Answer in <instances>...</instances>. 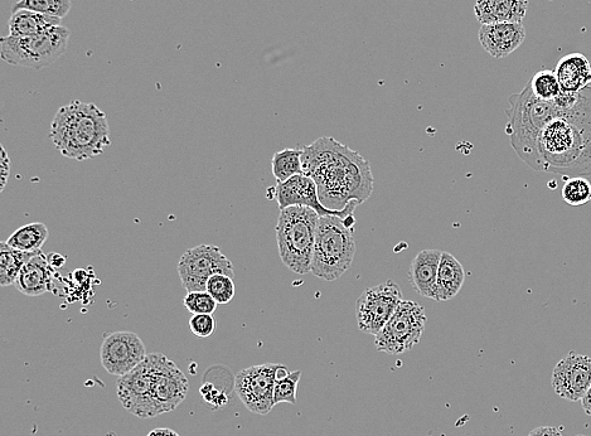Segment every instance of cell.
I'll return each mask as SVG.
<instances>
[{
	"instance_id": "1",
	"label": "cell",
	"mask_w": 591,
	"mask_h": 436,
	"mask_svg": "<svg viewBox=\"0 0 591 436\" xmlns=\"http://www.w3.org/2000/svg\"><path fill=\"white\" fill-rule=\"evenodd\" d=\"M536 152L537 172L570 178L591 176V86L579 92L570 108L550 101Z\"/></svg>"
},
{
	"instance_id": "2",
	"label": "cell",
	"mask_w": 591,
	"mask_h": 436,
	"mask_svg": "<svg viewBox=\"0 0 591 436\" xmlns=\"http://www.w3.org/2000/svg\"><path fill=\"white\" fill-rule=\"evenodd\" d=\"M303 173L317 183L319 198L329 210L358 206L373 191L370 163L333 138H321L303 149Z\"/></svg>"
},
{
	"instance_id": "3",
	"label": "cell",
	"mask_w": 591,
	"mask_h": 436,
	"mask_svg": "<svg viewBox=\"0 0 591 436\" xmlns=\"http://www.w3.org/2000/svg\"><path fill=\"white\" fill-rule=\"evenodd\" d=\"M50 138L64 157L89 161L103 154L111 144L109 121L95 104L71 101L58 109Z\"/></svg>"
},
{
	"instance_id": "4",
	"label": "cell",
	"mask_w": 591,
	"mask_h": 436,
	"mask_svg": "<svg viewBox=\"0 0 591 436\" xmlns=\"http://www.w3.org/2000/svg\"><path fill=\"white\" fill-rule=\"evenodd\" d=\"M353 226V216L319 217L310 273L327 282H334L347 273L356 255Z\"/></svg>"
},
{
	"instance_id": "5",
	"label": "cell",
	"mask_w": 591,
	"mask_h": 436,
	"mask_svg": "<svg viewBox=\"0 0 591 436\" xmlns=\"http://www.w3.org/2000/svg\"><path fill=\"white\" fill-rule=\"evenodd\" d=\"M319 216L308 207L292 206L280 211L276 224V241L283 264L293 273L312 271L314 245Z\"/></svg>"
},
{
	"instance_id": "6",
	"label": "cell",
	"mask_w": 591,
	"mask_h": 436,
	"mask_svg": "<svg viewBox=\"0 0 591 436\" xmlns=\"http://www.w3.org/2000/svg\"><path fill=\"white\" fill-rule=\"evenodd\" d=\"M510 108L506 110L508 124L506 133L510 137L511 145L521 161L528 167L537 171L539 159H537L536 143L540 130L549 110L550 101L537 99L530 85L518 94L510 96Z\"/></svg>"
},
{
	"instance_id": "7",
	"label": "cell",
	"mask_w": 591,
	"mask_h": 436,
	"mask_svg": "<svg viewBox=\"0 0 591 436\" xmlns=\"http://www.w3.org/2000/svg\"><path fill=\"white\" fill-rule=\"evenodd\" d=\"M70 35V29L60 26L31 37H3L0 57L9 65L45 69L65 55Z\"/></svg>"
},
{
	"instance_id": "8",
	"label": "cell",
	"mask_w": 591,
	"mask_h": 436,
	"mask_svg": "<svg viewBox=\"0 0 591 436\" xmlns=\"http://www.w3.org/2000/svg\"><path fill=\"white\" fill-rule=\"evenodd\" d=\"M423 305L413 300H402L394 316L375 336V347L386 355L397 356L419 345L426 326Z\"/></svg>"
},
{
	"instance_id": "9",
	"label": "cell",
	"mask_w": 591,
	"mask_h": 436,
	"mask_svg": "<svg viewBox=\"0 0 591 436\" xmlns=\"http://www.w3.org/2000/svg\"><path fill=\"white\" fill-rule=\"evenodd\" d=\"M288 373V368L278 363L245 368L235 376L236 394L251 413L268 415L275 406L276 380Z\"/></svg>"
},
{
	"instance_id": "10",
	"label": "cell",
	"mask_w": 591,
	"mask_h": 436,
	"mask_svg": "<svg viewBox=\"0 0 591 436\" xmlns=\"http://www.w3.org/2000/svg\"><path fill=\"white\" fill-rule=\"evenodd\" d=\"M217 274L235 279L234 264L215 245L192 247L179 259L178 275L187 293L206 292L208 280Z\"/></svg>"
},
{
	"instance_id": "11",
	"label": "cell",
	"mask_w": 591,
	"mask_h": 436,
	"mask_svg": "<svg viewBox=\"0 0 591 436\" xmlns=\"http://www.w3.org/2000/svg\"><path fill=\"white\" fill-rule=\"evenodd\" d=\"M402 300L401 288L392 280L366 289L357 300L358 329L376 336L394 316Z\"/></svg>"
},
{
	"instance_id": "12",
	"label": "cell",
	"mask_w": 591,
	"mask_h": 436,
	"mask_svg": "<svg viewBox=\"0 0 591 436\" xmlns=\"http://www.w3.org/2000/svg\"><path fill=\"white\" fill-rule=\"evenodd\" d=\"M153 373V399L158 416L171 413L186 400L190 382L186 375L163 353H150Z\"/></svg>"
},
{
	"instance_id": "13",
	"label": "cell",
	"mask_w": 591,
	"mask_h": 436,
	"mask_svg": "<svg viewBox=\"0 0 591 436\" xmlns=\"http://www.w3.org/2000/svg\"><path fill=\"white\" fill-rule=\"evenodd\" d=\"M116 386L120 404L128 413L140 419L157 418L153 399L152 361L149 355L133 371L119 377Z\"/></svg>"
},
{
	"instance_id": "14",
	"label": "cell",
	"mask_w": 591,
	"mask_h": 436,
	"mask_svg": "<svg viewBox=\"0 0 591 436\" xmlns=\"http://www.w3.org/2000/svg\"><path fill=\"white\" fill-rule=\"evenodd\" d=\"M142 338L133 332L120 331L106 334L100 347L101 365L113 376H124L147 357Z\"/></svg>"
},
{
	"instance_id": "15",
	"label": "cell",
	"mask_w": 591,
	"mask_h": 436,
	"mask_svg": "<svg viewBox=\"0 0 591 436\" xmlns=\"http://www.w3.org/2000/svg\"><path fill=\"white\" fill-rule=\"evenodd\" d=\"M275 200L278 201L280 211L292 206L308 207L316 211L319 216L342 218L353 216V211L358 206L357 203H351L342 211L329 210L319 198L317 183L307 174H298L288 181L278 183L275 187Z\"/></svg>"
},
{
	"instance_id": "16",
	"label": "cell",
	"mask_w": 591,
	"mask_h": 436,
	"mask_svg": "<svg viewBox=\"0 0 591 436\" xmlns=\"http://www.w3.org/2000/svg\"><path fill=\"white\" fill-rule=\"evenodd\" d=\"M591 386V358L570 352L552 371V389L561 399L583 400Z\"/></svg>"
},
{
	"instance_id": "17",
	"label": "cell",
	"mask_w": 591,
	"mask_h": 436,
	"mask_svg": "<svg viewBox=\"0 0 591 436\" xmlns=\"http://www.w3.org/2000/svg\"><path fill=\"white\" fill-rule=\"evenodd\" d=\"M483 50L494 58H505L515 52L526 40L522 23L482 24L478 32Z\"/></svg>"
},
{
	"instance_id": "18",
	"label": "cell",
	"mask_w": 591,
	"mask_h": 436,
	"mask_svg": "<svg viewBox=\"0 0 591 436\" xmlns=\"http://www.w3.org/2000/svg\"><path fill=\"white\" fill-rule=\"evenodd\" d=\"M55 269L48 263L47 256L40 251L23 266L16 280V288L27 297H41L51 292Z\"/></svg>"
},
{
	"instance_id": "19",
	"label": "cell",
	"mask_w": 591,
	"mask_h": 436,
	"mask_svg": "<svg viewBox=\"0 0 591 436\" xmlns=\"http://www.w3.org/2000/svg\"><path fill=\"white\" fill-rule=\"evenodd\" d=\"M443 251L426 249L415 256L409 270L411 287L421 297L433 299L435 284H437L440 260Z\"/></svg>"
},
{
	"instance_id": "20",
	"label": "cell",
	"mask_w": 591,
	"mask_h": 436,
	"mask_svg": "<svg viewBox=\"0 0 591 436\" xmlns=\"http://www.w3.org/2000/svg\"><path fill=\"white\" fill-rule=\"evenodd\" d=\"M528 0H476L474 13L481 24L522 23Z\"/></svg>"
},
{
	"instance_id": "21",
	"label": "cell",
	"mask_w": 591,
	"mask_h": 436,
	"mask_svg": "<svg viewBox=\"0 0 591 436\" xmlns=\"http://www.w3.org/2000/svg\"><path fill=\"white\" fill-rule=\"evenodd\" d=\"M555 72L563 91L579 92L591 86V65L583 53H570L561 58Z\"/></svg>"
},
{
	"instance_id": "22",
	"label": "cell",
	"mask_w": 591,
	"mask_h": 436,
	"mask_svg": "<svg viewBox=\"0 0 591 436\" xmlns=\"http://www.w3.org/2000/svg\"><path fill=\"white\" fill-rule=\"evenodd\" d=\"M465 282V271L462 264L452 254L444 253L440 260L437 284H435L433 300L448 302L458 295Z\"/></svg>"
},
{
	"instance_id": "23",
	"label": "cell",
	"mask_w": 591,
	"mask_h": 436,
	"mask_svg": "<svg viewBox=\"0 0 591 436\" xmlns=\"http://www.w3.org/2000/svg\"><path fill=\"white\" fill-rule=\"evenodd\" d=\"M60 26H62L61 18L27 11V9L13 12L8 22L9 36L16 38L40 35L48 29Z\"/></svg>"
},
{
	"instance_id": "24",
	"label": "cell",
	"mask_w": 591,
	"mask_h": 436,
	"mask_svg": "<svg viewBox=\"0 0 591 436\" xmlns=\"http://www.w3.org/2000/svg\"><path fill=\"white\" fill-rule=\"evenodd\" d=\"M38 253L40 251L27 253V251L13 249L6 241L2 242L0 244V285L2 287H11V285L16 284L23 266Z\"/></svg>"
},
{
	"instance_id": "25",
	"label": "cell",
	"mask_w": 591,
	"mask_h": 436,
	"mask_svg": "<svg viewBox=\"0 0 591 436\" xmlns=\"http://www.w3.org/2000/svg\"><path fill=\"white\" fill-rule=\"evenodd\" d=\"M48 237H50L48 227L42 222H33V224L19 227L14 234L8 237L6 242L13 249L36 253V251H41Z\"/></svg>"
},
{
	"instance_id": "26",
	"label": "cell",
	"mask_w": 591,
	"mask_h": 436,
	"mask_svg": "<svg viewBox=\"0 0 591 436\" xmlns=\"http://www.w3.org/2000/svg\"><path fill=\"white\" fill-rule=\"evenodd\" d=\"M303 149H283L275 153L271 161V171L278 183L303 173L302 163Z\"/></svg>"
},
{
	"instance_id": "27",
	"label": "cell",
	"mask_w": 591,
	"mask_h": 436,
	"mask_svg": "<svg viewBox=\"0 0 591 436\" xmlns=\"http://www.w3.org/2000/svg\"><path fill=\"white\" fill-rule=\"evenodd\" d=\"M71 8V0H19L14 4L12 13L27 9V11L64 19L71 11Z\"/></svg>"
},
{
	"instance_id": "28",
	"label": "cell",
	"mask_w": 591,
	"mask_h": 436,
	"mask_svg": "<svg viewBox=\"0 0 591 436\" xmlns=\"http://www.w3.org/2000/svg\"><path fill=\"white\" fill-rule=\"evenodd\" d=\"M532 94L542 101H554L563 92L556 72L552 70H541L532 77L530 82Z\"/></svg>"
},
{
	"instance_id": "29",
	"label": "cell",
	"mask_w": 591,
	"mask_h": 436,
	"mask_svg": "<svg viewBox=\"0 0 591 436\" xmlns=\"http://www.w3.org/2000/svg\"><path fill=\"white\" fill-rule=\"evenodd\" d=\"M561 196L570 206L586 205L591 201V183L589 179L584 177L566 178Z\"/></svg>"
},
{
	"instance_id": "30",
	"label": "cell",
	"mask_w": 591,
	"mask_h": 436,
	"mask_svg": "<svg viewBox=\"0 0 591 436\" xmlns=\"http://www.w3.org/2000/svg\"><path fill=\"white\" fill-rule=\"evenodd\" d=\"M206 292L216 300L217 304H229L236 293L234 278L224 274L213 275L207 282Z\"/></svg>"
},
{
	"instance_id": "31",
	"label": "cell",
	"mask_w": 591,
	"mask_h": 436,
	"mask_svg": "<svg viewBox=\"0 0 591 436\" xmlns=\"http://www.w3.org/2000/svg\"><path fill=\"white\" fill-rule=\"evenodd\" d=\"M302 377V371L289 372L287 376L276 380L274 390V404H297V390L298 384Z\"/></svg>"
},
{
	"instance_id": "32",
	"label": "cell",
	"mask_w": 591,
	"mask_h": 436,
	"mask_svg": "<svg viewBox=\"0 0 591 436\" xmlns=\"http://www.w3.org/2000/svg\"><path fill=\"white\" fill-rule=\"evenodd\" d=\"M183 305L192 316H195V314H213L219 304L207 292H191L184 297Z\"/></svg>"
},
{
	"instance_id": "33",
	"label": "cell",
	"mask_w": 591,
	"mask_h": 436,
	"mask_svg": "<svg viewBox=\"0 0 591 436\" xmlns=\"http://www.w3.org/2000/svg\"><path fill=\"white\" fill-rule=\"evenodd\" d=\"M190 329L198 338H210L216 331V319L213 314H195L190 319Z\"/></svg>"
},
{
	"instance_id": "34",
	"label": "cell",
	"mask_w": 591,
	"mask_h": 436,
	"mask_svg": "<svg viewBox=\"0 0 591 436\" xmlns=\"http://www.w3.org/2000/svg\"><path fill=\"white\" fill-rule=\"evenodd\" d=\"M201 395L203 399L211 406L212 409H221L229 402V397L224 391L217 390L212 384H205L201 387Z\"/></svg>"
},
{
	"instance_id": "35",
	"label": "cell",
	"mask_w": 591,
	"mask_h": 436,
	"mask_svg": "<svg viewBox=\"0 0 591 436\" xmlns=\"http://www.w3.org/2000/svg\"><path fill=\"white\" fill-rule=\"evenodd\" d=\"M0 150H2V157H0V181H2V183H0V191L3 192L4 188L7 186L8 178L11 176L12 162L3 145L0 147Z\"/></svg>"
},
{
	"instance_id": "36",
	"label": "cell",
	"mask_w": 591,
	"mask_h": 436,
	"mask_svg": "<svg viewBox=\"0 0 591 436\" xmlns=\"http://www.w3.org/2000/svg\"><path fill=\"white\" fill-rule=\"evenodd\" d=\"M528 436H564L561 433V429L555 428V426H539L531 431Z\"/></svg>"
},
{
	"instance_id": "37",
	"label": "cell",
	"mask_w": 591,
	"mask_h": 436,
	"mask_svg": "<svg viewBox=\"0 0 591 436\" xmlns=\"http://www.w3.org/2000/svg\"><path fill=\"white\" fill-rule=\"evenodd\" d=\"M48 263L52 266L53 269L58 270L61 269L62 266L66 264V256H62L60 254H51L47 256Z\"/></svg>"
},
{
	"instance_id": "38",
	"label": "cell",
	"mask_w": 591,
	"mask_h": 436,
	"mask_svg": "<svg viewBox=\"0 0 591 436\" xmlns=\"http://www.w3.org/2000/svg\"><path fill=\"white\" fill-rule=\"evenodd\" d=\"M147 436H181L176 431L167 428H159L150 431Z\"/></svg>"
},
{
	"instance_id": "39",
	"label": "cell",
	"mask_w": 591,
	"mask_h": 436,
	"mask_svg": "<svg viewBox=\"0 0 591 436\" xmlns=\"http://www.w3.org/2000/svg\"><path fill=\"white\" fill-rule=\"evenodd\" d=\"M581 405H583L585 414L591 416V386L583 397V400H581Z\"/></svg>"
},
{
	"instance_id": "40",
	"label": "cell",
	"mask_w": 591,
	"mask_h": 436,
	"mask_svg": "<svg viewBox=\"0 0 591 436\" xmlns=\"http://www.w3.org/2000/svg\"><path fill=\"white\" fill-rule=\"evenodd\" d=\"M576 436H586V435H581V434H580V435H576Z\"/></svg>"
}]
</instances>
